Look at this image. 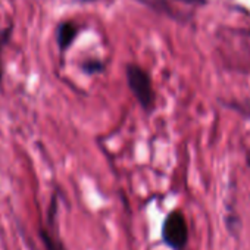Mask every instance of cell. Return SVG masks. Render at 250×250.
<instances>
[{
  "instance_id": "cell-1",
  "label": "cell",
  "mask_w": 250,
  "mask_h": 250,
  "mask_svg": "<svg viewBox=\"0 0 250 250\" xmlns=\"http://www.w3.org/2000/svg\"><path fill=\"white\" fill-rule=\"evenodd\" d=\"M125 74H127V83L136 100L146 112H152L155 109L156 96L152 85V78L147 71L136 63H130L125 68Z\"/></svg>"
},
{
  "instance_id": "cell-4",
  "label": "cell",
  "mask_w": 250,
  "mask_h": 250,
  "mask_svg": "<svg viewBox=\"0 0 250 250\" xmlns=\"http://www.w3.org/2000/svg\"><path fill=\"white\" fill-rule=\"evenodd\" d=\"M56 200L53 197L52 200V206L49 210V216H47V227H40L39 228V235L43 244L44 250H66L62 238L59 237V232L55 227V216H56Z\"/></svg>"
},
{
  "instance_id": "cell-6",
  "label": "cell",
  "mask_w": 250,
  "mask_h": 250,
  "mask_svg": "<svg viewBox=\"0 0 250 250\" xmlns=\"http://www.w3.org/2000/svg\"><path fill=\"white\" fill-rule=\"evenodd\" d=\"M12 30H14V25H8L6 28L0 30V84H2V80H3V72H2V53H3V49L5 46L8 44L11 36H12Z\"/></svg>"
},
{
  "instance_id": "cell-7",
  "label": "cell",
  "mask_w": 250,
  "mask_h": 250,
  "mask_svg": "<svg viewBox=\"0 0 250 250\" xmlns=\"http://www.w3.org/2000/svg\"><path fill=\"white\" fill-rule=\"evenodd\" d=\"M83 71L85 74H99V72H103L104 71V62L99 61V59H88L85 61L83 65H81Z\"/></svg>"
},
{
  "instance_id": "cell-8",
  "label": "cell",
  "mask_w": 250,
  "mask_h": 250,
  "mask_svg": "<svg viewBox=\"0 0 250 250\" xmlns=\"http://www.w3.org/2000/svg\"><path fill=\"white\" fill-rule=\"evenodd\" d=\"M78 2H84V3H87V2H94V0H78Z\"/></svg>"
},
{
  "instance_id": "cell-2",
  "label": "cell",
  "mask_w": 250,
  "mask_h": 250,
  "mask_svg": "<svg viewBox=\"0 0 250 250\" xmlns=\"http://www.w3.org/2000/svg\"><path fill=\"white\" fill-rule=\"evenodd\" d=\"M162 240L172 250H186L188 244V225L180 209L171 210L162 225Z\"/></svg>"
},
{
  "instance_id": "cell-3",
  "label": "cell",
  "mask_w": 250,
  "mask_h": 250,
  "mask_svg": "<svg viewBox=\"0 0 250 250\" xmlns=\"http://www.w3.org/2000/svg\"><path fill=\"white\" fill-rule=\"evenodd\" d=\"M137 2L175 21H188L196 8L206 5V0H137Z\"/></svg>"
},
{
  "instance_id": "cell-5",
  "label": "cell",
  "mask_w": 250,
  "mask_h": 250,
  "mask_svg": "<svg viewBox=\"0 0 250 250\" xmlns=\"http://www.w3.org/2000/svg\"><path fill=\"white\" fill-rule=\"evenodd\" d=\"M80 27L77 22L74 21H63L58 25L56 28V42L59 46L61 52H65L71 47V44L74 43L75 37L78 36Z\"/></svg>"
}]
</instances>
